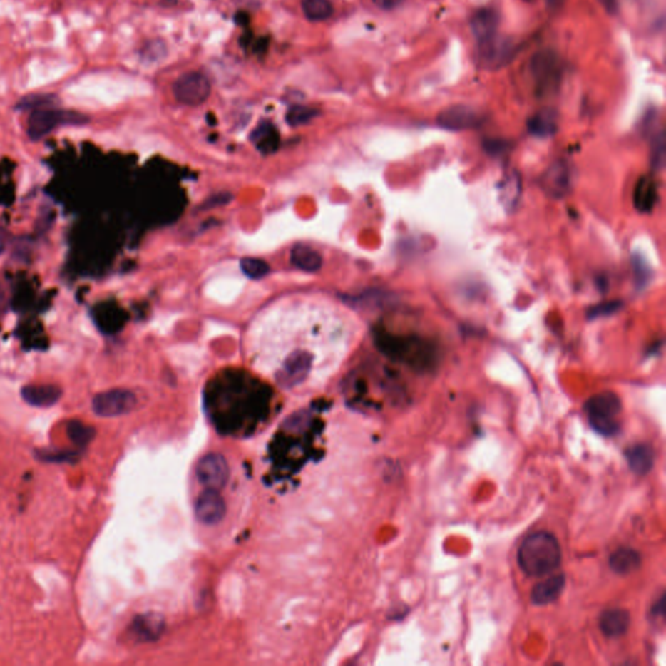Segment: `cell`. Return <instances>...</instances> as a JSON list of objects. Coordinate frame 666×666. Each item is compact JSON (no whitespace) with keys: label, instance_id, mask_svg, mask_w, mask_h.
Returning a JSON list of instances; mask_svg holds the SVG:
<instances>
[{"label":"cell","instance_id":"cell-1","mask_svg":"<svg viewBox=\"0 0 666 666\" xmlns=\"http://www.w3.org/2000/svg\"><path fill=\"white\" fill-rule=\"evenodd\" d=\"M376 342L385 356L418 372L434 370L439 361L436 342L418 334L378 333Z\"/></svg>","mask_w":666,"mask_h":666},{"label":"cell","instance_id":"cell-2","mask_svg":"<svg viewBox=\"0 0 666 666\" xmlns=\"http://www.w3.org/2000/svg\"><path fill=\"white\" fill-rule=\"evenodd\" d=\"M519 568L526 575L541 578L557 570L563 561V549L553 533L538 531L522 541L518 549Z\"/></svg>","mask_w":666,"mask_h":666},{"label":"cell","instance_id":"cell-3","mask_svg":"<svg viewBox=\"0 0 666 666\" xmlns=\"http://www.w3.org/2000/svg\"><path fill=\"white\" fill-rule=\"evenodd\" d=\"M585 410L591 427L600 435L615 436L620 432L621 423L618 416L621 414L622 402L615 393L595 394L585 402Z\"/></svg>","mask_w":666,"mask_h":666},{"label":"cell","instance_id":"cell-4","mask_svg":"<svg viewBox=\"0 0 666 666\" xmlns=\"http://www.w3.org/2000/svg\"><path fill=\"white\" fill-rule=\"evenodd\" d=\"M89 118L83 113L68 110L41 108L31 112L28 120V135L31 141H39L59 126L85 125Z\"/></svg>","mask_w":666,"mask_h":666},{"label":"cell","instance_id":"cell-5","mask_svg":"<svg viewBox=\"0 0 666 666\" xmlns=\"http://www.w3.org/2000/svg\"><path fill=\"white\" fill-rule=\"evenodd\" d=\"M211 93V83L208 77L200 72L183 74L173 85V94L180 103L200 106Z\"/></svg>","mask_w":666,"mask_h":666},{"label":"cell","instance_id":"cell-6","mask_svg":"<svg viewBox=\"0 0 666 666\" xmlns=\"http://www.w3.org/2000/svg\"><path fill=\"white\" fill-rule=\"evenodd\" d=\"M91 405L94 413L99 416H119L133 410L137 405V397L128 389H111L96 394Z\"/></svg>","mask_w":666,"mask_h":666},{"label":"cell","instance_id":"cell-7","mask_svg":"<svg viewBox=\"0 0 666 666\" xmlns=\"http://www.w3.org/2000/svg\"><path fill=\"white\" fill-rule=\"evenodd\" d=\"M195 474L205 488L220 491L230 479L228 461L219 453L206 454L200 459Z\"/></svg>","mask_w":666,"mask_h":666},{"label":"cell","instance_id":"cell-8","mask_svg":"<svg viewBox=\"0 0 666 666\" xmlns=\"http://www.w3.org/2000/svg\"><path fill=\"white\" fill-rule=\"evenodd\" d=\"M225 514V501L219 491L206 488L195 501V516L205 525L219 523Z\"/></svg>","mask_w":666,"mask_h":666},{"label":"cell","instance_id":"cell-9","mask_svg":"<svg viewBox=\"0 0 666 666\" xmlns=\"http://www.w3.org/2000/svg\"><path fill=\"white\" fill-rule=\"evenodd\" d=\"M437 123L448 130H467L481 125V115L467 106H454L441 112Z\"/></svg>","mask_w":666,"mask_h":666},{"label":"cell","instance_id":"cell-10","mask_svg":"<svg viewBox=\"0 0 666 666\" xmlns=\"http://www.w3.org/2000/svg\"><path fill=\"white\" fill-rule=\"evenodd\" d=\"M541 186L549 195L555 198L566 195L571 188L570 168L563 162L552 164L541 178Z\"/></svg>","mask_w":666,"mask_h":666},{"label":"cell","instance_id":"cell-11","mask_svg":"<svg viewBox=\"0 0 666 666\" xmlns=\"http://www.w3.org/2000/svg\"><path fill=\"white\" fill-rule=\"evenodd\" d=\"M630 623V613L623 608H610L600 615V630L607 637H623L629 630Z\"/></svg>","mask_w":666,"mask_h":666},{"label":"cell","instance_id":"cell-12","mask_svg":"<svg viewBox=\"0 0 666 666\" xmlns=\"http://www.w3.org/2000/svg\"><path fill=\"white\" fill-rule=\"evenodd\" d=\"M659 198L657 181L652 175H644L639 178L634 188V206L639 212L648 214L656 206Z\"/></svg>","mask_w":666,"mask_h":666},{"label":"cell","instance_id":"cell-13","mask_svg":"<svg viewBox=\"0 0 666 666\" xmlns=\"http://www.w3.org/2000/svg\"><path fill=\"white\" fill-rule=\"evenodd\" d=\"M566 585V577L563 574H555L547 578L541 583L535 585L531 591V601L533 605H548L555 603L563 595Z\"/></svg>","mask_w":666,"mask_h":666},{"label":"cell","instance_id":"cell-14","mask_svg":"<svg viewBox=\"0 0 666 666\" xmlns=\"http://www.w3.org/2000/svg\"><path fill=\"white\" fill-rule=\"evenodd\" d=\"M63 391L53 384L26 385L21 389L24 401L36 407L53 406Z\"/></svg>","mask_w":666,"mask_h":666},{"label":"cell","instance_id":"cell-15","mask_svg":"<svg viewBox=\"0 0 666 666\" xmlns=\"http://www.w3.org/2000/svg\"><path fill=\"white\" fill-rule=\"evenodd\" d=\"M163 629V617L155 613H148L134 618L130 626V634L140 642H153L160 637Z\"/></svg>","mask_w":666,"mask_h":666},{"label":"cell","instance_id":"cell-16","mask_svg":"<svg viewBox=\"0 0 666 666\" xmlns=\"http://www.w3.org/2000/svg\"><path fill=\"white\" fill-rule=\"evenodd\" d=\"M625 457L629 463L630 470L637 476L648 474L655 465V451L651 445L644 443L631 445L626 449Z\"/></svg>","mask_w":666,"mask_h":666},{"label":"cell","instance_id":"cell-17","mask_svg":"<svg viewBox=\"0 0 666 666\" xmlns=\"http://www.w3.org/2000/svg\"><path fill=\"white\" fill-rule=\"evenodd\" d=\"M640 565L642 555L634 548H618L609 557V566L617 575L632 574L640 568Z\"/></svg>","mask_w":666,"mask_h":666},{"label":"cell","instance_id":"cell-18","mask_svg":"<svg viewBox=\"0 0 666 666\" xmlns=\"http://www.w3.org/2000/svg\"><path fill=\"white\" fill-rule=\"evenodd\" d=\"M473 31L478 43H484L492 38L497 37V28H498V16L495 11L483 9L479 11L473 19Z\"/></svg>","mask_w":666,"mask_h":666},{"label":"cell","instance_id":"cell-19","mask_svg":"<svg viewBox=\"0 0 666 666\" xmlns=\"http://www.w3.org/2000/svg\"><path fill=\"white\" fill-rule=\"evenodd\" d=\"M293 266L304 272H317L323 265V258L315 249L307 245H297L290 252Z\"/></svg>","mask_w":666,"mask_h":666},{"label":"cell","instance_id":"cell-20","mask_svg":"<svg viewBox=\"0 0 666 666\" xmlns=\"http://www.w3.org/2000/svg\"><path fill=\"white\" fill-rule=\"evenodd\" d=\"M250 140L262 154H271L279 148V132L271 123H262L250 135Z\"/></svg>","mask_w":666,"mask_h":666},{"label":"cell","instance_id":"cell-21","mask_svg":"<svg viewBox=\"0 0 666 666\" xmlns=\"http://www.w3.org/2000/svg\"><path fill=\"white\" fill-rule=\"evenodd\" d=\"M521 190H522V183H521L518 173L516 170L509 172L503 178L501 186H500V200L503 208L509 211L516 208L518 205Z\"/></svg>","mask_w":666,"mask_h":666},{"label":"cell","instance_id":"cell-22","mask_svg":"<svg viewBox=\"0 0 666 666\" xmlns=\"http://www.w3.org/2000/svg\"><path fill=\"white\" fill-rule=\"evenodd\" d=\"M530 133L536 137H549L557 130V115L553 110H541L528 121Z\"/></svg>","mask_w":666,"mask_h":666},{"label":"cell","instance_id":"cell-23","mask_svg":"<svg viewBox=\"0 0 666 666\" xmlns=\"http://www.w3.org/2000/svg\"><path fill=\"white\" fill-rule=\"evenodd\" d=\"M533 69L541 85H549L550 82L555 81V73L558 72L555 56L548 52H541L533 59Z\"/></svg>","mask_w":666,"mask_h":666},{"label":"cell","instance_id":"cell-24","mask_svg":"<svg viewBox=\"0 0 666 666\" xmlns=\"http://www.w3.org/2000/svg\"><path fill=\"white\" fill-rule=\"evenodd\" d=\"M59 104V98L55 94H30V96H24L20 99L16 108L17 110H41V108H51Z\"/></svg>","mask_w":666,"mask_h":666},{"label":"cell","instance_id":"cell-25","mask_svg":"<svg viewBox=\"0 0 666 666\" xmlns=\"http://www.w3.org/2000/svg\"><path fill=\"white\" fill-rule=\"evenodd\" d=\"M304 16L312 21H323L333 14L331 0H302Z\"/></svg>","mask_w":666,"mask_h":666},{"label":"cell","instance_id":"cell-26","mask_svg":"<svg viewBox=\"0 0 666 666\" xmlns=\"http://www.w3.org/2000/svg\"><path fill=\"white\" fill-rule=\"evenodd\" d=\"M67 434L74 445L85 448L86 445L93 441V439L96 436V429L89 424H85L80 421H72L68 423Z\"/></svg>","mask_w":666,"mask_h":666},{"label":"cell","instance_id":"cell-27","mask_svg":"<svg viewBox=\"0 0 666 666\" xmlns=\"http://www.w3.org/2000/svg\"><path fill=\"white\" fill-rule=\"evenodd\" d=\"M240 267L241 271L252 280H260L271 271L270 265L260 258H242L240 260Z\"/></svg>","mask_w":666,"mask_h":666},{"label":"cell","instance_id":"cell-28","mask_svg":"<svg viewBox=\"0 0 666 666\" xmlns=\"http://www.w3.org/2000/svg\"><path fill=\"white\" fill-rule=\"evenodd\" d=\"M319 111L314 107L307 106H293L289 110L285 119L290 126H301L310 123L311 120L317 118Z\"/></svg>","mask_w":666,"mask_h":666},{"label":"cell","instance_id":"cell-29","mask_svg":"<svg viewBox=\"0 0 666 666\" xmlns=\"http://www.w3.org/2000/svg\"><path fill=\"white\" fill-rule=\"evenodd\" d=\"M621 301H609V302H603V304L593 306L590 310L587 311V318L598 319L601 317H608L612 315L622 307Z\"/></svg>","mask_w":666,"mask_h":666},{"label":"cell","instance_id":"cell-30","mask_svg":"<svg viewBox=\"0 0 666 666\" xmlns=\"http://www.w3.org/2000/svg\"><path fill=\"white\" fill-rule=\"evenodd\" d=\"M37 457L47 462H73L74 459L80 457V453L68 452V451H41Z\"/></svg>","mask_w":666,"mask_h":666},{"label":"cell","instance_id":"cell-31","mask_svg":"<svg viewBox=\"0 0 666 666\" xmlns=\"http://www.w3.org/2000/svg\"><path fill=\"white\" fill-rule=\"evenodd\" d=\"M665 159V135L661 132L656 135L652 148V163L655 167H662Z\"/></svg>","mask_w":666,"mask_h":666},{"label":"cell","instance_id":"cell-32","mask_svg":"<svg viewBox=\"0 0 666 666\" xmlns=\"http://www.w3.org/2000/svg\"><path fill=\"white\" fill-rule=\"evenodd\" d=\"M232 195L228 194V193H222V194H215L214 197H211L210 200H206L203 205H202V208L203 210H208V208H217V206H222V205H225L230 202Z\"/></svg>","mask_w":666,"mask_h":666},{"label":"cell","instance_id":"cell-33","mask_svg":"<svg viewBox=\"0 0 666 666\" xmlns=\"http://www.w3.org/2000/svg\"><path fill=\"white\" fill-rule=\"evenodd\" d=\"M7 293H6V289L0 282V317H3V314L7 310Z\"/></svg>","mask_w":666,"mask_h":666},{"label":"cell","instance_id":"cell-34","mask_svg":"<svg viewBox=\"0 0 666 666\" xmlns=\"http://www.w3.org/2000/svg\"><path fill=\"white\" fill-rule=\"evenodd\" d=\"M397 0H374L375 4H378L379 7L381 8H391L396 4Z\"/></svg>","mask_w":666,"mask_h":666},{"label":"cell","instance_id":"cell-35","mask_svg":"<svg viewBox=\"0 0 666 666\" xmlns=\"http://www.w3.org/2000/svg\"><path fill=\"white\" fill-rule=\"evenodd\" d=\"M617 3H618V0H603V4H604L608 11H610V12H613V11L617 9Z\"/></svg>","mask_w":666,"mask_h":666},{"label":"cell","instance_id":"cell-36","mask_svg":"<svg viewBox=\"0 0 666 666\" xmlns=\"http://www.w3.org/2000/svg\"><path fill=\"white\" fill-rule=\"evenodd\" d=\"M1 250H3V245L0 242V252H1Z\"/></svg>","mask_w":666,"mask_h":666}]
</instances>
